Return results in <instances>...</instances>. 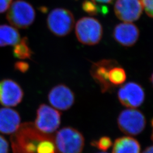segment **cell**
<instances>
[{
    "mask_svg": "<svg viewBox=\"0 0 153 153\" xmlns=\"http://www.w3.org/2000/svg\"><path fill=\"white\" fill-rule=\"evenodd\" d=\"M146 119L142 112L134 108L123 110L117 117V125L121 131L128 135L136 136L146 126Z\"/></svg>",
    "mask_w": 153,
    "mask_h": 153,
    "instance_id": "cell-5",
    "label": "cell"
},
{
    "mask_svg": "<svg viewBox=\"0 0 153 153\" xmlns=\"http://www.w3.org/2000/svg\"><path fill=\"white\" fill-rule=\"evenodd\" d=\"M24 93L21 86L11 79L0 81V103L6 107H16L21 103Z\"/></svg>",
    "mask_w": 153,
    "mask_h": 153,
    "instance_id": "cell-9",
    "label": "cell"
},
{
    "mask_svg": "<svg viewBox=\"0 0 153 153\" xmlns=\"http://www.w3.org/2000/svg\"><path fill=\"white\" fill-rule=\"evenodd\" d=\"M49 103L61 111L70 109L75 101L74 94L65 85L59 84L52 88L48 95Z\"/></svg>",
    "mask_w": 153,
    "mask_h": 153,
    "instance_id": "cell-10",
    "label": "cell"
},
{
    "mask_svg": "<svg viewBox=\"0 0 153 153\" xmlns=\"http://www.w3.org/2000/svg\"><path fill=\"white\" fill-rule=\"evenodd\" d=\"M141 146L136 139L131 137H122L115 140L112 153H140Z\"/></svg>",
    "mask_w": 153,
    "mask_h": 153,
    "instance_id": "cell-14",
    "label": "cell"
},
{
    "mask_svg": "<svg viewBox=\"0 0 153 153\" xmlns=\"http://www.w3.org/2000/svg\"><path fill=\"white\" fill-rule=\"evenodd\" d=\"M91 144L92 146L97 147L99 150L106 151L112 145V142L109 137L104 136L100 138L98 140L93 141Z\"/></svg>",
    "mask_w": 153,
    "mask_h": 153,
    "instance_id": "cell-19",
    "label": "cell"
},
{
    "mask_svg": "<svg viewBox=\"0 0 153 153\" xmlns=\"http://www.w3.org/2000/svg\"><path fill=\"white\" fill-rule=\"evenodd\" d=\"M150 81L152 82V83L153 86V73L152 74V76H151V78H150Z\"/></svg>",
    "mask_w": 153,
    "mask_h": 153,
    "instance_id": "cell-26",
    "label": "cell"
},
{
    "mask_svg": "<svg viewBox=\"0 0 153 153\" xmlns=\"http://www.w3.org/2000/svg\"><path fill=\"white\" fill-rule=\"evenodd\" d=\"M74 25V18L71 11L62 8L52 10L47 18V26L55 35L63 37L71 32Z\"/></svg>",
    "mask_w": 153,
    "mask_h": 153,
    "instance_id": "cell-4",
    "label": "cell"
},
{
    "mask_svg": "<svg viewBox=\"0 0 153 153\" xmlns=\"http://www.w3.org/2000/svg\"></svg>",
    "mask_w": 153,
    "mask_h": 153,
    "instance_id": "cell-29",
    "label": "cell"
},
{
    "mask_svg": "<svg viewBox=\"0 0 153 153\" xmlns=\"http://www.w3.org/2000/svg\"><path fill=\"white\" fill-rule=\"evenodd\" d=\"M20 40V35L16 28L0 25V47L15 45Z\"/></svg>",
    "mask_w": 153,
    "mask_h": 153,
    "instance_id": "cell-15",
    "label": "cell"
},
{
    "mask_svg": "<svg viewBox=\"0 0 153 153\" xmlns=\"http://www.w3.org/2000/svg\"><path fill=\"white\" fill-rule=\"evenodd\" d=\"M14 68L16 71L25 73L28 71L30 68V65L28 62L25 61H17L14 64Z\"/></svg>",
    "mask_w": 153,
    "mask_h": 153,
    "instance_id": "cell-21",
    "label": "cell"
},
{
    "mask_svg": "<svg viewBox=\"0 0 153 153\" xmlns=\"http://www.w3.org/2000/svg\"><path fill=\"white\" fill-rule=\"evenodd\" d=\"M82 9L91 16H97L98 14L106 15L108 13L107 6L98 5L96 2L90 0H85L82 4Z\"/></svg>",
    "mask_w": 153,
    "mask_h": 153,
    "instance_id": "cell-18",
    "label": "cell"
},
{
    "mask_svg": "<svg viewBox=\"0 0 153 153\" xmlns=\"http://www.w3.org/2000/svg\"><path fill=\"white\" fill-rule=\"evenodd\" d=\"M6 18L13 27L25 29L33 24L35 11L33 6L27 2L16 0L9 8Z\"/></svg>",
    "mask_w": 153,
    "mask_h": 153,
    "instance_id": "cell-2",
    "label": "cell"
},
{
    "mask_svg": "<svg viewBox=\"0 0 153 153\" xmlns=\"http://www.w3.org/2000/svg\"><path fill=\"white\" fill-rule=\"evenodd\" d=\"M95 2H99L100 4H112L114 0H91Z\"/></svg>",
    "mask_w": 153,
    "mask_h": 153,
    "instance_id": "cell-24",
    "label": "cell"
},
{
    "mask_svg": "<svg viewBox=\"0 0 153 153\" xmlns=\"http://www.w3.org/2000/svg\"><path fill=\"white\" fill-rule=\"evenodd\" d=\"M143 9L140 0H117L114 6L115 15L124 22L137 21L141 16Z\"/></svg>",
    "mask_w": 153,
    "mask_h": 153,
    "instance_id": "cell-11",
    "label": "cell"
},
{
    "mask_svg": "<svg viewBox=\"0 0 153 153\" xmlns=\"http://www.w3.org/2000/svg\"><path fill=\"white\" fill-rule=\"evenodd\" d=\"M119 64L115 60L103 59L95 62L90 69V74L93 79L100 88L102 93L111 92L114 89L109 81L110 69Z\"/></svg>",
    "mask_w": 153,
    "mask_h": 153,
    "instance_id": "cell-8",
    "label": "cell"
},
{
    "mask_svg": "<svg viewBox=\"0 0 153 153\" xmlns=\"http://www.w3.org/2000/svg\"><path fill=\"white\" fill-rule=\"evenodd\" d=\"M117 97L123 105L130 108H137L142 105L145 94L142 86L136 82L126 83L117 92Z\"/></svg>",
    "mask_w": 153,
    "mask_h": 153,
    "instance_id": "cell-7",
    "label": "cell"
},
{
    "mask_svg": "<svg viewBox=\"0 0 153 153\" xmlns=\"http://www.w3.org/2000/svg\"><path fill=\"white\" fill-rule=\"evenodd\" d=\"M126 71L119 64L114 66L110 69L109 81L114 88L123 84L126 81Z\"/></svg>",
    "mask_w": 153,
    "mask_h": 153,
    "instance_id": "cell-17",
    "label": "cell"
},
{
    "mask_svg": "<svg viewBox=\"0 0 153 153\" xmlns=\"http://www.w3.org/2000/svg\"><path fill=\"white\" fill-rule=\"evenodd\" d=\"M9 143L3 136L0 135V153H9Z\"/></svg>",
    "mask_w": 153,
    "mask_h": 153,
    "instance_id": "cell-22",
    "label": "cell"
},
{
    "mask_svg": "<svg viewBox=\"0 0 153 153\" xmlns=\"http://www.w3.org/2000/svg\"><path fill=\"white\" fill-rule=\"evenodd\" d=\"M12 0H0V13L7 10L11 5Z\"/></svg>",
    "mask_w": 153,
    "mask_h": 153,
    "instance_id": "cell-23",
    "label": "cell"
},
{
    "mask_svg": "<svg viewBox=\"0 0 153 153\" xmlns=\"http://www.w3.org/2000/svg\"><path fill=\"white\" fill-rule=\"evenodd\" d=\"M151 138H152V140L153 142V132H152V136H151Z\"/></svg>",
    "mask_w": 153,
    "mask_h": 153,
    "instance_id": "cell-27",
    "label": "cell"
},
{
    "mask_svg": "<svg viewBox=\"0 0 153 153\" xmlns=\"http://www.w3.org/2000/svg\"><path fill=\"white\" fill-rule=\"evenodd\" d=\"M148 16L153 18V0H140Z\"/></svg>",
    "mask_w": 153,
    "mask_h": 153,
    "instance_id": "cell-20",
    "label": "cell"
},
{
    "mask_svg": "<svg viewBox=\"0 0 153 153\" xmlns=\"http://www.w3.org/2000/svg\"><path fill=\"white\" fill-rule=\"evenodd\" d=\"M54 141L59 153H82L85 146L83 134L70 126L64 127L57 131Z\"/></svg>",
    "mask_w": 153,
    "mask_h": 153,
    "instance_id": "cell-1",
    "label": "cell"
},
{
    "mask_svg": "<svg viewBox=\"0 0 153 153\" xmlns=\"http://www.w3.org/2000/svg\"><path fill=\"white\" fill-rule=\"evenodd\" d=\"M13 55L19 59H29L33 55V52L28 45V39L26 37L22 38L14 45Z\"/></svg>",
    "mask_w": 153,
    "mask_h": 153,
    "instance_id": "cell-16",
    "label": "cell"
},
{
    "mask_svg": "<svg viewBox=\"0 0 153 153\" xmlns=\"http://www.w3.org/2000/svg\"><path fill=\"white\" fill-rule=\"evenodd\" d=\"M142 153H153V146L146 148Z\"/></svg>",
    "mask_w": 153,
    "mask_h": 153,
    "instance_id": "cell-25",
    "label": "cell"
},
{
    "mask_svg": "<svg viewBox=\"0 0 153 153\" xmlns=\"http://www.w3.org/2000/svg\"><path fill=\"white\" fill-rule=\"evenodd\" d=\"M21 116L14 109L10 108H0V132L5 134H14L21 125Z\"/></svg>",
    "mask_w": 153,
    "mask_h": 153,
    "instance_id": "cell-13",
    "label": "cell"
},
{
    "mask_svg": "<svg viewBox=\"0 0 153 153\" xmlns=\"http://www.w3.org/2000/svg\"><path fill=\"white\" fill-rule=\"evenodd\" d=\"M76 35L82 44L94 45L98 44L103 36V27L95 18L83 17L76 22Z\"/></svg>",
    "mask_w": 153,
    "mask_h": 153,
    "instance_id": "cell-3",
    "label": "cell"
},
{
    "mask_svg": "<svg viewBox=\"0 0 153 153\" xmlns=\"http://www.w3.org/2000/svg\"><path fill=\"white\" fill-rule=\"evenodd\" d=\"M60 112L45 104L39 105L36 111L35 127L40 132L50 134L55 132L61 124Z\"/></svg>",
    "mask_w": 153,
    "mask_h": 153,
    "instance_id": "cell-6",
    "label": "cell"
},
{
    "mask_svg": "<svg viewBox=\"0 0 153 153\" xmlns=\"http://www.w3.org/2000/svg\"><path fill=\"white\" fill-rule=\"evenodd\" d=\"M151 124H152V126L153 127V118L152 119V121H151Z\"/></svg>",
    "mask_w": 153,
    "mask_h": 153,
    "instance_id": "cell-28",
    "label": "cell"
},
{
    "mask_svg": "<svg viewBox=\"0 0 153 153\" xmlns=\"http://www.w3.org/2000/svg\"><path fill=\"white\" fill-rule=\"evenodd\" d=\"M140 36V31L137 26L129 22L118 24L113 31V37L123 46L129 47L137 42Z\"/></svg>",
    "mask_w": 153,
    "mask_h": 153,
    "instance_id": "cell-12",
    "label": "cell"
}]
</instances>
